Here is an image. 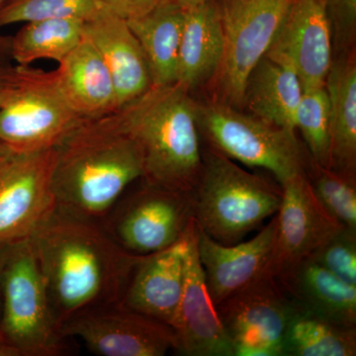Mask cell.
<instances>
[{"mask_svg": "<svg viewBox=\"0 0 356 356\" xmlns=\"http://www.w3.org/2000/svg\"><path fill=\"white\" fill-rule=\"evenodd\" d=\"M216 307L235 356H284L295 304L277 278L264 273Z\"/></svg>", "mask_w": 356, "mask_h": 356, "instance_id": "30bf717a", "label": "cell"}, {"mask_svg": "<svg viewBox=\"0 0 356 356\" xmlns=\"http://www.w3.org/2000/svg\"><path fill=\"white\" fill-rule=\"evenodd\" d=\"M330 104V168L356 173V67L353 58L332 60L325 83Z\"/></svg>", "mask_w": 356, "mask_h": 356, "instance_id": "7402d4cb", "label": "cell"}, {"mask_svg": "<svg viewBox=\"0 0 356 356\" xmlns=\"http://www.w3.org/2000/svg\"><path fill=\"white\" fill-rule=\"evenodd\" d=\"M184 21V9L170 0H161L149 13L127 21L146 56L153 86L175 83Z\"/></svg>", "mask_w": 356, "mask_h": 356, "instance_id": "cb8c5ba5", "label": "cell"}, {"mask_svg": "<svg viewBox=\"0 0 356 356\" xmlns=\"http://www.w3.org/2000/svg\"><path fill=\"white\" fill-rule=\"evenodd\" d=\"M177 83L152 86L117 110L122 125L137 143L147 184L193 192L202 168L197 105Z\"/></svg>", "mask_w": 356, "mask_h": 356, "instance_id": "3957f363", "label": "cell"}, {"mask_svg": "<svg viewBox=\"0 0 356 356\" xmlns=\"http://www.w3.org/2000/svg\"><path fill=\"white\" fill-rule=\"evenodd\" d=\"M0 356H20L18 350L7 343L1 334H0Z\"/></svg>", "mask_w": 356, "mask_h": 356, "instance_id": "d590c367", "label": "cell"}, {"mask_svg": "<svg viewBox=\"0 0 356 356\" xmlns=\"http://www.w3.org/2000/svg\"><path fill=\"white\" fill-rule=\"evenodd\" d=\"M0 334L20 356L65 351L31 238L11 243L2 274Z\"/></svg>", "mask_w": 356, "mask_h": 356, "instance_id": "5b68a950", "label": "cell"}, {"mask_svg": "<svg viewBox=\"0 0 356 356\" xmlns=\"http://www.w3.org/2000/svg\"><path fill=\"white\" fill-rule=\"evenodd\" d=\"M140 184L124 193L102 226L126 252L144 257L181 240L194 221L193 192Z\"/></svg>", "mask_w": 356, "mask_h": 356, "instance_id": "52a82bcc", "label": "cell"}, {"mask_svg": "<svg viewBox=\"0 0 356 356\" xmlns=\"http://www.w3.org/2000/svg\"><path fill=\"white\" fill-rule=\"evenodd\" d=\"M14 154H15V152H13V149H9L6 145L0 143V170H1L2 166L6 165L9 159L13 158Z\"/></svg>", "mask_w": 356, "mask_h": 356, "instance_id": "74e56055", "label": "cell"}, {"mask_svg": "<svg viewBox=\"0 0 356 356\" xmlns=\"http://www.w3.org/2000/svg\"><path fill=\"white\" fill-rule=\"evenodd\" d=\"M84 21L53 18L24 23L11 40V60L22 67L40 60L58 64L83 39Z\"/></svg>", "mask_w": 356, "mask_h": 356, "instance_id": "d4e9b609", "label": "cell"}, {"mask_svg": "<svg viewBox=\"0 0 356 356\" xmlns=\"http://www.w3.org/2000/svg\"><path fill=\"white\" fill-rule=\"evenodd\" d=\"M83 36L95 44L108 67L116 92L117 110L152 88L146 56L127 21L103 6L84 21Z\"/></svg>", "mask_w": 356, "mask_h": 356, "instance_id": "ac0fdd59", "label": "cell"}, {"mask_svg": "<svg viewBox=\"0 0 356 356\" xmlns=\"http://www.w3.org/2000/svg\"><path fill=\"white\" fill-rule=\"evenodd\" d=\"M30 238L60 332L79 314L119 304L140 257L122 250L99 222L58 212Z\"/></svg>", "mask_w": 356, "mask_h": 356, "instance_id": "6da1fadb", "label": "cell"}, {"mask_svg": "<svg viewBox=\"0 0 356 356\" xmlns=\"http://www.w3.org/2000/svg\"><path fill=\"white\" fill-rule=\"evenodd\" d=\"M9 248L10 245H0V311H1V283H2V274H3L4 266L7 255H8Z\"/></svg>", "mask_w": 356, "mask_h": 356, "instance_id": "e575fe53", "label": "cell"}, {"mask_svg": "<svg viewBox=\"0 0 356 356\" xmlns=\"http://www.w3.org/2000/svg\"><path fill=\"white\" fill-rule=\"evenodd\" d=\"M188 231L172 247L139 257L118 305L172 327L184 291Z\"/></svg>", "mask_w": 356, "mask_h": 356, "instance_id": "e0dca14e", "label": "cell"}, {"mask_svg": "<svg viewBox=\"0 0 356 356\" xmlns=\"http://www.w3.org/2000/svg\"><path fill=\"white\" fill-rule=\"evenodd\" d=\"M332 51L325 0H293L266 56L291 67L303 90H310L325 86Z\"/></svg>", "mask_w": 356, "mask_h": 356, "instance_id": "4fadbf2b", "label": "cell"}, {"mask_svg": "<svg viewBox=\"0 0 356 356\" xmlns=\"http://www.w3.org/2000/svg\"><path fill=\"white\" fill-rule=\"evenodd\" d=\"M281 186L282 200L276 214L277 238L266 270L274 277L310 257L344 227L316 197L305 173L291 178Z\"/></svg>", "mask_w": 356, "mask_h": 356, "instance_id": "5bb4252c", "label": "cell"}, {"mask_svg": "<svg viewBox=\"0 0 356 356\" xmlns=\"http://www.w3.org/2000/svg\"><path fill=\"white\" fill-rule=\"evenodd\" d=\"M7 1H8V0H0V8H1Z\"/></svg>", "mask_w": 356, "mask_h": 356, "instance_id": "f35d334b", "label": "cell"}, {"mask_svg": "<svg viewBox=\"0 0 356 356\" xmlns=\"http://www.w3.org/2000/svg\"><path fill=\"white\" fill-rule=\"evenodd\" d=\"M275 277L299 308L334 324L356 327V285L339 280L311 257Z\"/></svg>", "mask_w": 356, "mask_h": 356, "instance_id": "d6986e66", "label": "cell"}, {"mask_svg": "<svg viewBox=\"0 0 356 356\" xmlns=\"http://www.w3.org/2000/svg\"><path fill=\"white\" fill-rule=\"evenodd\" d=\"M83 120L63 95L55 70L29 65L19 88L0 107V143L15 153L56 149Z\"/></svg>", "mask_w": 356, "mask_h": 356, "instance_id": "ba28073f", "label": "cell"}, {"mask_svg": "<svg viewBox=\"0 0 356 356\" xmlns=\"http://www.w3.org/2000/svg\"><path fill=\"white\" fill-rule=\"evenodd\" d=\"M277 231V215H274L254 238L225 245L198 228L199 259L215 305L266 273L273 257Z\"/></svg>", "mask_w": 356, "mask_h": 356, "instance_id": "2e32d148", "label": "cell"}, {"mask_svg": "<svg viewBox=\"0 0 356 356\" xmlns=\"http://www.w3.org/2000/svg\"><path fill=\"white\" fill-rule=\"evenodd\" d=\"M60 334L81 339L102 356H163L177 348L170 325L118 304L79 314L60 327Z\"/></svg>", "mask_w": 356, "mask_h": 356, "instance_id": "7c38bea8", "label": "cell"}, {"mask_svg": "<svg viewBox=\"0 0 356 356\" xmlns=\"http://www.w3.org/2000/svg\"><path fill=\"white\" fill-rule=\"evenodd\" d=\"M295 130L301 132L311 158L330 168V104L325 86L303 91Z\"/></svg>", "mask_w": 356, "mask_h": 356, "instance_id": "83f0119b", "label": "cell"}, {"mask_svg": "<svg viewBox=\"0 0 356 356\" xmlns=\"http://www.w3.org/2000/svg\"><path fill=\"white\" fill-rule=\"evenodd\" d=\"M172 329L177 351L187 356H235L213 302L198 254V227L192 222L187 238L184 291Z\"/></svg>", "mask_w": 356, "mask_h": 356, "instance_id": "9a60e30c", "label": "cell"}, {"mask_svg": "<svg viewBox=\"0 0 356 356\" xmlns=\"http://www.w3.org/2000/svg\"><path fill=\"white\" fill-rule=\"evenodd\" d=\"M26 69L27 67L11 65L9 60H0V107L3 106L19 88Z\"/></svg>", "mask_w": 356, "mask_h": 356, "instance_id": "d6a6232c", "label": "cell"}, {"mask_svg": "<svg viewBox=\"0 0 356 356\" xmlns=\"http://www.w3.org/2000/svg\"><path fill=\"white\" fill-rule=\"evenodd\" d=\"M194 219L217 243L235 245L277 214L282 186L243 170L214 147L202 151L194 189Z\"/></svg>", "mask_w": 356, "mask_h": 356, "instance_id": "277c9868", "label": "cell"}, {"mask_svg": "<svg viewBox=\"0 0 356 356\" xmlns=\"http://www.w3.org/2000/svg\"><path fill=\"white\" fill-rule=\"evenodd\" d=\"M56 149L15 153L0 170V245L31 238L56 212Z\"/></svg>", "mask_w": 356, "mask_h": 356, "instance_id": "8fae6325", "label": "cell"}, {"mask_svg": "<svg viewBox=\"0 0 356 356\" xmlns=\"http://www.w3.org/2000/svg\"><path fill=\"white\" fill-rule=\"evenodd\" d=\"M110 13L126 21L140 17L158 6L161 0H99Z\"/></svg>", "mask_w": 356, "mask_h": 356, "instance_id": "1f68e13d", "label": "cell"}, {"mask_svg": "<svg viewBox=\"0 0 356 356\" xmlns=\"http://www.w3.org/2000/svg\"><path fill=\"white\" fill-rule=\"evenodd\" d=\"M304 173L325 210L343 226L356 229V179L316 163L306 154Z\"/></svg>", "mask_w": 356, "mask_h": 356, "instance_id": "4316f807", "label": "cell"}, {"mask_svg": "<svg viewBox=\"0 0 356 356\" xmlns=\"http://www.w3.org/2000/svg\"><path fill=\"white\" fill-rule=\"evenodd\" d=\"M55 72L65 99L83 119L117 111L113 79L99 51L86 37L58 63Z\"/></svg>", "mask_w": 356, "mask_h": 356, "instance_id": "ffe728a7", "label": "cell"}, {"mask_svg": "<svg viewBox=\"0 0 356 356\" xmlns=\"http://www.w3.org/2000/svg\"><path fill=\"white\" fill-rule=\"evenodd\" d=\"M293 0H218L225 53L220 76L232 104L243 105L250 72L266 56Z\"/></svg>", "mask_w": 356, "mask_h": 356, "instance_id": "9c48e42d", "label": "cell"}, {"mask_svg": "<svg viewBox=\"0 0 356 356\" xmlns=\"http://www.w3.org/2000/svg\"><path fill=\"white\" fill-rule=\"evenodd\" d=\"M11 40L13 36H6L0 33V60H10Z\"/></svg>", "mask_w": 356, "mask_h": 356, "instance_id": "836d02e7", "label": "cell"}, {"mask_svg": "<svg viewBox=\"0 0 356 356\" xmlns=\"http://www.w3.org/2000/svg\"><path fill=\"white\" fill-rule=\"evenodd\" d=\"M198 127L218 152L264 168L283 184L304 172L306 153L296 131L280 127L221 103L197 106Z\"/></svg>", "mask_w": 356, "mask_h": 356, "instance_id": "8992f818", "label": "cell"}, {"mask_svg": "<svg viewBox=\"0 0 356 356\" xmlns=\"http://www.w3.org/2000/svg\"><path fill=\"white\" fill-rule=\"evenodd\" d=\"M356 327H343L295 305L284 336V356H355Z\"/></svg>", "mask_w": 356, "mask_h": 356, "instance_id": "484cf974", "label": "cell"}, {"mask_svg": "<svg viewBox=\"0 0 356 356\" xmlns=\"http://www.w3.org/2000/svg\"><path fill=\"white\" fill-rule=\"evenodd\" d=\"M144 175L142 153L117 112L84 119L56 147L57 212L99 222Z\"/></svg>", "mask_w": 356, "mask_h": 356, "instance_id": "7a4b0ae2", "label": "cell"}, {"mask_svg": "<svg viewBox=\"0 0 356 356\" xmlns=\"http://www.w3.org/2000/svg\"><path fill=\"white\" fill-rule=\"evenodd\" d=\"M309 257L339 280L356 285V229L343 227Z\"/></svg>", "mask_w": 356, "mask_h": 356, "instance_id": "f546056e", "label": "cell"}, {"mask_svg": "<svg viewBox=\"0 0 356 356\" xmlns=\"http://www.w3.org/2000/svg\"><path fill=\"white\" fill-rule=\"evenodd\" d=\"M334 48L348 50L355 42L356 0H325Z\"/></svg>", "mask_w": 356, "mask_h": 356, "instance_id": "4dcf8cb0", "label": "cell"}, {"mask_svg": "<svg viewBox=\"0 0 356 356\" xmlns=\"http://www.w3.org/2000/svg\"><path fill=\"white\" fill-rule=\"evenodd\" d=\"M170 1L175 2V4H177L181 8L189 9L192 8V7L207 3V2L218 1V0H170Z\"/></svg>", "mask_w": 356, "mask_h": 356, "instance_id": "8d00e7d4", "label": "cell"}, {"mask_svg": "<svg viewBox=\"0 0 356 356\" xmlns=\"http://www.w3.org/2000/svg\"><path fill=\"white\" fill-rule=\"evenodd\" d=\"M225 53L224 31L218 1L184 9L175 83L187 90L219 72Z\"/></svg>", "mask_w": 356, "mask_h": 356, "instance_id": "44dd1931", "label": "cell"}, {"mask_svg": "<svg viewBox=\"0 0 356 356\" xmlns=\"http://www.w3.org/2000/svg\"><path fill=\"white\" fill-rule=\"evenodd\" d=\"M102 7L99 0H8L0 8V28L53 18L88 20Z\"/></svg>", "mask_w": 356, "mask_h": 356, "instance_id": "f1b7e54d", "label": "cell"}, {"mask_svg": "<svg viewBox=\"0 0 356 356\" xmlns=\"http://www.w3.org/2000/svg\"><path fill=\"white\" fill-rule=\"evenodd\" d=\"M303 91L291 67L264 56L248 77L243 105L261 120L296 131L295 117Z\"/></svg>", "mask_w": 356, "mask_h": 356, "instance_id": "603a6c76", "label": "cell"}]
</instances>
